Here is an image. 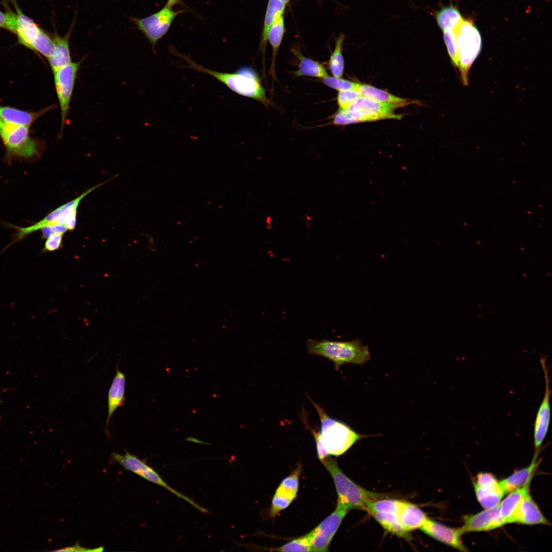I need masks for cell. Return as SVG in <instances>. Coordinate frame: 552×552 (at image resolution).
<instances>
[{
    "label": "cell",
    "mask_w": 552,
    "mask_h": 552,
    "mask_svg": "<svg viewBox=\"0 0 552 552\" xmlns=\"http://www.w3.org/2000/svg\"><path fill=\"white\" fill-rule=\"evenodd\" d=\"M315 407L320 422L318 432L311 429L315 441L320 443L328 454L338 456L348 451L368 435L357 432L344 422L330 417L319 405L309 398Z\"/></svg>",
    "instance_id": "1"
},
{
    "label": "cell",
    "mask_w": 552,
    "mask_h": 552,
    "mask_svg": "<svg viewBox=\"0 0 552 552\" xmlns=\"http://www.w3.org/2000/svg\"><path fill=\"white\" fill-rule=\"evenodd\" d=\"M171 52L181 57L187 63V67L196 71L210 75L238 95L256 99L264 104L267 103L265 92L255 71L250 67H243L235 73H224L206 68L189 57L171 49Z\"/></svg>",
    "instance_id": "2"
},
{
    "label": "cell",
    "mask_w": 552,
    "mask_h": 552,
    "mask_svg": "<svg viewBox=\"0 0 552 552\" xmlns=\"http://www.w3.org/2000/svg\"><path fill=\"white\" fill-rule=\"evenodd\" d=\"M306 347L308 353L328 359L337 371L342 365H362L371 359L369 348L358 339L346 341L309 339Z\"/></svg>",
    "instance_id": "3"
},
{
    "label": "cell",
    "mask_w": 552,
    "mask_h": 552,
    "mask_svg": "<svg viewBox=\"0 0 552 552\" xmlns=\"http://www.w3.org/2000/svg\"><path fill=\"white\" fill-rule=\"evenodd\" d=\"M30 127L7 124L0 122V139L5 149L4 162L11 165L14 159L34 162L45 149L44 140L32 138Z\"/></svg>",
    "instance_id": "4"
},
{
    "label": "cell",
    "mask_w": 552,
    "mask_h": 552,
    "mask_svg": "<svg viewBox=\"0 0 552 552\" xmlns=\"http://www.w3.org/2000/svg\"><path fill=\"white\" fill-rule=\"evenodd\" d=\"M321 462L333 480L338 496L337 504L347 511L366 510L370 502L387 497L384 494L365 490L356 484L342 472L334 459L326 457Z\"/></svg>",
    "instance_id": "5"
},
{
    "label": "cell",
    "mask_w": 552,
    "mask_h": 552,
    "mask_svg": "<svg viewBox=\"0 0 552 552\" xmlns=\"http://www.w3.org/2000/svg\"><path fill=\"white\" fill-rule=\"evenodd\" d=\"M16 14L14 34L19 44L47 59L54 49L53 34L42 29L32 18L23 13L15 0H12Z\"/></svg>",
    "instance_id": "6"
},
{
    "label": "cell",
    "mask_w": 552,
    "mask_h": 552,
    "mask_svg": "<svg viewBox=\"0 0 552 552\" xmlns=\"http://www.w3.org/2000/svg\"><path fill=\"white\" fill-rule=\"evenodd\" d=\"M458 68L462 82L468 83L470 69L482 47L481 35L473 22L463 19L456 28Z\"/></svg>",
    "instance_id": "7"
},
{
    "label": "cell",
    "mask_w": 552,
    "mask_h": 552,
    "mask_svg": "<svg viewBox=\"0 0 552 552\" xmlns=\"http://www.w3.org/2000/svg\"><path fill=\"white\" fill-rule=\"evenodd\" d=\"M185 11L174 10L165 6L159 11L148 16L131 17L130 19L150 42L155 54L158 40L167 34L176 17Z\"/></svg>",
    "instance_id": "8"
},
{
    "label": "cell",
    "mask_w": 552,
    "mask_h": 552,
    "mask_svg": "<svg viewBox=\"0 0 552 552\" xmlns=\"http://www.w3.org/2000/svg\"><path fill=\"white\" fill-rule=\"evenodd\" d=\"M84 59L85 57H83L80 61L72 62L53 72L55 89L61 112V125L59 134L60 137L66 123L70 102L78 73Z\"/></svg>",
    "instance_id": "9"
},
{
    "label": "cell",
    "mask_w": 552,
    "mask_h": 552,
    "mask_svg": "<svg viewBox=\"0 0 552 552\" xmlns=\"http://www.w3.org/2000/svg\"><path fill=\"white\" fill-rule=\"evenodd\" d=\"M109 181V180L99 183L82 193L80 195L74 199L56 208L42 219L35 223L26 227H18L14 226L16 229L13 242L19 241L29 235L36 231L40 230L42 228L59 224H64L68 217L74 212L77 211L78 207L80 201L88 194L94 190L98 188L104 184Z\"/></svg>",
    "instance_id": "10"
},
{
    "label": "cell",
    "mask_w": 552,
    "mask_h": 552,
    "mask_svg": "<svg viewBox=\"0 0 552 552\" xmlns=\"http://www.w3.org/2000/svg\"><path fill=\"white\" fill-rule=\"evenodd\" d=\"M398 107L361 96L346 110L354 123H357L385 119H401L402 116L394 112Z\"/></svg>",
    "instance_id": "11"
},
{
    "label": "cell",
    "mask_w": 552,
    "mask_h": 552,
    "mask_svg": "<svg viewBox=\"0 0 552 552\" xmlns=\"http://www.w3.org/2000/svg\"><path fill=\"white\" fill-rule=\"evenodd\" d=\"M540 362L544 374L545 390L536 416L534 425V444L535 451H540L542 444L547 434L551 418L550 399L551 390L550 386L549 368L545 357L540 358Z\"/></svg>",
    "instance_id": "12"
},
{
    "label": "cell",
    "mask_w": 552,
    "mask_h": 552,
    "mask_svg": "<svg viewBox=\"0 0 552 552\" xmlns=\"http://www.w3.org/2000/svg\"><path fill=\"white\" fill-rule=\"evenodd\" d=\"M348 511L337 504L336 509L308 534L311 551H328L330 542Z\"/></svg>",
    "instance_id": "13"
},
{
    "label": "cell",
    "mask_w": 552,
    "mask_h": 552,
    "mask_svg": "<svg viewBox=\"0 0 552 552\" xmlns=\"http://www.w3.org/2000/svg\"><path fill=\"white\" fill-rule=\"evenodd\" d=\"M111 456L114 461L122 466L126 470L131 471L149 481L164 487L191 505L193 506L195 505V502L193 500L169 486L154 469L136 456L126 451L124 455L113 452L111 454Z\"/></svg>",
    "instance_id": "14"
},
{
    "label": "cell",
    "mask_w": 552,
    "mask_h": 552,
    "mask_svg": "<svg viewBox=\"0 0 552 552\" xmlns=\"http://www.w3.org/2000/svg\"><path fill=\"white\" fill-rule=\"evenodd\" d=\"M476 498L485 509H491L499 504L504 494L499 481L490 473L481 472L473 481Z\"/></svg>",
    "instance_id": "15"
},
{
    "label": "cell",
    "mask_w": 552,
    "mask_h": 552,
    "mask_svg": "<svg viewBox=\"0 0 552 552\" xmlns=\"http://www.w3.org/2000/svg\"><path fill=\"white\" fill-rule=\"evenodd\" d=\"M463 519L464 524L459 528L462 535L469 532L488 531L504 525L499 504L474 514L465 515Z\"/></svg>",
    "instance_id": "16"
},
{
    "label": "cell",
    "mask_w": 552,
    "mask_h": 552,
    "mask_svg": "<svg viewBox=\"0 0 552 552\" xmlns=\"http://www.w3.org/2000/svg\"><path fill=\"white\" fill-rule=\"evenodd\" d=\"M419 529L427 535L440 542L460 551H467L462 542L461 538L462 534L459 528L449 527L427 518Z\"/></svg>",
    "instance_id": "17"
},
{
    "label": "cell",
    "mask_w": 552,
    "mask_h": 552,
    "mask_svg": "<svg viewBox=\"0 0 552 552\" xmlns=\"http://www.w3.org/2000/svg\"><path fill=\"white\" fill-rule=\"evenodd\" d=\"M513 523L526 525L549 524L529 492L524 495L508 521V524Z\"/></svg>",
    "instance_id": "18"
},
{
    "label": "cell",
    "mask_w": 552,
    "mask_h": 552,
    "mask_svg": "<svg viewBox=\"0 0 552 552\" xmlns=\"http://www.w3.org/2000/svg\"><path fill=\"white\" fill-rule=\"evenodd\" d=\"M53 104L37 111H28L10 106H0V122L12 125H31L40 117L54 109Z\"/></svg>",
    "instance_id": "19"
},
{
    "label": "cell",
    "mask_w": 552,
    "mask_h": 552,
    "mask_svg": "<svg viewBox=\"0 0 552 552\" xmlns=\"http://www.w3.org/2000/svg\"><path fill=\"white\" fill-rule=\"evenodd\" d=\"M75 24L73 20L67 33L63 36L55 32L53 34L54 49L52 55L48 58L50 67L54 72L72 61L70 48V39Z\"/></svg>",
    "instance_id": "20"
},
{
    "label": "cell",
    "mask_w": 552,
    "mask_h": 552,
    "mask_svg": "<svg viewBox=\"0 0 552 552\" xmlns=\"http://www.w3.org/2000/svg\"><path fill=\"white\" fill-rule=\"evenodd\" d=\"M540 451H535L531 464L524 468L516 471L509 477L499 481L504 494L531 484L538 467V457Z\"/></svg>",
    "instance_id": "21"
},
{
    "label": "cell",
    "mask_w": 552,
    "mask_h": 552,
    "mask_svg": "<svg viewBox=\"0 0 552 552\" xmlns=\"http://www.w3.org/2000/svg\"><path fill=\"white\" fill-rule=\"evenodd\" d=\"M117 364L116 375L112 380L108 393L107 416L106 423V429L108 430V426L110 420L116 410L122 406L125 400V376L118 367Z\"/></svg>",
    "instance_id": "22"
},
{
    "label": "cell",
    "mask_w": 552,
    "mask_h": 552,
    "mask_svg": "<svg viewBox=\"0 0 552 552\" xmlns=\"http://www.w3.org/2000/svg\"><path fill=\"white\" fill-rule=\"evenodd\" d=\"M397 516L403 530L408 533L419 529L428 518L419 507L405 501H402Z\"/></svg>",
    "instance_id": "23"
},
{
    "label": "cell",
    "mask_w": 552,
    "mask_h": 552,
    "mask_svg": "<svg viewBox=\"0 0 552 552\" xmlns=\"http://www.w3.org/2000/svg\"><path fill=\"white\" fill-rule=\"evenodd\" d=\"M357 89L362 96L381 103L395 105L398 107L405 106L410 103L407 99L396 97L386 91L370 85L358 83Z\"/></svg>",
    "instance_id": "24"
},
{
    "label": "cell",
    "mask_w": 552,
    "mask_h": 552,
    "mask_svg": "<svg viewBox=\"0 0 552 552\" xmlns=\"http://www.w3.org/2000/svg\"><path fill=\"white\" fill-rule=\"evenodd\" d=\"M292 52L299 60L298 69L294 72L296 76H308L323 79L329 76L323 65L318 61L305 57L297 49H293Z\"/></svg>",
    "instance_id": "25"
},
{
    "label": "cell",
    "mask_w": 552,
    "mask_h": 552,
    "mask_svg": "<svg viewBox=\"0 0 552 552\" xmlns=\"http://www.w3.org/2000/svg\"><path fill=\"white\" fill-rule=\"evenodd\" d=\"M286 5L279 0H268L264 20L260 47L264 51L267 41V35L272 25L281 16Z\"/></svg>",
    "instance_id": "26"
},
{
    "label": "cell",
    "mask_w": 552,
    "mask_h": 552,
    "mask_svg": "<svg viewBox=\"0 0 552 552\" xmlns=\"http://www.w3.org/2000/svg\"><path fill=\"white\" fill-rule=\"evenodd\" d=\"M531 484L509 493V494L499 503V509L503 524L508 521L524 495L528 492Z\"/></svg>",
    "instance_id": "27"
},
{
    "label": "cell",
    "mask_w": 552,
    "mask_h": 552,
    "mask_svg": "<svg viewBox=\"0 0 552 552\" xmlns=\"http://www.w3.org/2000/svg\"><path fill=\"white\" fill-rule=\"evenodd\" d=\"M434 17L442 31L458 26L464 19L459 10L452 5L440 9L435 13Z\"/></svg>",
    "instance_id": "28"
},
{
    "label": "cell",
    "mask_w": 552,
    "mask_h": 552,
    "mask_svg": "<svg viewBox=\"0 0 552 552\" xmlns=\"http://www.w3.org/2000/svg\"><path fill=\"white\" fill-rule=\"evenodd\" d=\"M370 515L387 532L400 537L409 538V533L403 530L397 513L380 512Z\"/></svg>",
    "instance_id": "29"
},
{
    "label": "cell",
    "mask_w": 552,
    "mask_h": 552,
    "mask_svg": "<svg viewBox=\"0 0 552 552\" xmlns=\"http://www.w3.org/2000/svg\"><path fill=\"white\" fill-rule=\"evenodd\" d=\"M285 32L283 16L280 17L271 27L268 35V41L272 49V60L271 66L272 74L274 73L275 61L279 47Z\"/></svg>",
    "instance_id": "30"
},
{
    "label": "cell",
    "mask_w": 552,
    "mask_h": 552,
    "mask_svg": "<svg viewBox=\"0 0 552 552\" xmlns=\"http://www.w3.org/2000/svg\"><path fill=\"white\" fill-rule=\"evenodd\" d=\"M344 36L340 34L337 38L335 47L329 61V68L333 77L341 78L344 71V59L342 54Z\"/></svg>",
    "instance_id": "31"
},
{
    "label": "cell",
    "mask_w": 552,
    "mask_h": 552,
    "mask_svg": "<svg viewBox=\"0 0 552 552\" xmlns=\"http://www.w3.org/2000/svg\"><path fill=\"white\" fill-rule=\"evenodd\" d=\"M402 500L382 498L367 503L366 510L371 514L374 513H398Z\"/></svg>",
    "instance_id": "32"
},
{
    "label": "cell",
    "mask_w": 552,
    "mask_h": 552,
    "mask_svg": "<svg viewBox=\"0 0 552 552\" xmlns=\"http://www.w3.org/2000/svg\"><path fill=\"white\" fill-rule=\"evenodd\" d=\"M301 470V466H298L292 474L283 479L277 490L294 498L298 491Z\"/></svg>",
    "instance_id": "33"
},
{
    "label": "cell",
    "mask_w": 552,
    "mask_h": 552,
    "mask_svg": "<svg viewBox=\"0 0 552 552\" xmlns=\"http://www.w3.org/2000/svg\"><path fill=\"white\" fill-rule=\"evenodd\" d=\"M458 25V26H459ZM448 29L442 31L443 38L446 46L448 54L453 65L458 68L457 47L456 41V27Z\"/></svg>",
    "instance_id": "34"
},
{
    "label": "cell",
    "mask_w": 552,
    "mask_h": 552,
    "mask_svg": "<svg viewBox=\"0 0 552 552\" xmlns=\"http://www.w3.org/2000/svg\"><path fill=\"white\" fill-rule=\"evenodd\" d=\"M278 551H311V545L309 536L306 535L294 539L284 545L274 548Z\"/></svg>",
    "instance_id": "35"
},
{
    "label": "cell",
    "mask_w": 552,
    "mask_h": 552,
    "mask_svg": "<svg viewBox=\"0 0 552 552\" xmlns=\"http://www.w3.org/2000/svg\"><path fill=\"white\" fill-rule=\"evenodd\" d=\"M294 498L276 490L270 509V516L274 517L280 511L288 507Z\"/></svg>",
    "instance_id": "36"
},
{
    "label": "cell",
    "mask_w": 552,
    "mask_h": 552,
    "mask_svg": "<svg viewBox=\"0 0 552 552\" xmlns=\"http://www.w3.org/2000/svg\"><path fill=\"white\" fill-rule=\"evenodd\" d=\"M323 83L328 86L339 91L355 89L357 88L358 84L352 81L329 76L323 79Z\"/></svg>",
    "instance_id": "37"
},
{
    "label": "cell",
    "mask_w": 552,
    "mask_h": 552,
    "mask_svg": "<svg viewBox=\"0 0 552 552\" xmlns=\"http://www.w3.org/2000/svg\"><path fill=\"white\" fill-rule=\"evenodd\" d=\"M361 95L356 89H349L339 91L337 95V103L339 109H347Z\"/></svg>",
    "instance_id": "38"
},
{
    "label": "cell",
    "mask_w": 552,
    "mask_h": 552,
    "mask_svg": "<svg viewBox=\"0 0 552 552\" xmlns=\"http://www.w3.org/2000/svg\"><path fill=\"white\" fill-rule=\"evenodd\" d=\"M63 234H52L46 238L44 244V250L45 251H53L60 248Z\"/></svg>",
    "instance_id": "39"
},
{
    "label": "cell",
    "mask_w": 552,
    "mask_h": 552,
    "mask_svg": "<svg viewBox=\"0 0 552 552\" xmlns=\"http://www.w3.org/2000/svg\"><path fill=\"white\" fill-rule=\"evenodd\" d=\"M333 123L337 125H345L354 124V122L348 114L346 110L339 109L333 118Z\"/></svg>",
    "instance_id": "40"
},
{
    "label": "cell",
    "mask_w": 552,
    "mask_h": 552,
    "mask_svg": "<svg viewBox=\"0 0 552 552\" xmlns=\"http://www.w3.org/2000/svg\"><path fill=\"white\" fill-rule=\"evenodd\" d=\"M103 550L102 547H99L93 549H87L85 547H81L79 544H76L75 545L70 547H66L59 549H57L56 551H101Z\"/></svg>",
    "instance_id": "41"
},
{
    "label": "cell",
    "mask_w": 552,
    "mask_h": 552,
    "mask_svg": "<svg viewBox=\"0 0 552 552\" xmlns=\"http://www.w3.org/2000/svg\"><path fill=\"white\" fill-rule=\"evenodd\" d=\"M8 12L5 13L0 10V28H3L8 31L9 27V18Z\"/></svg>",
    "instance_id": "42"
},
{
    "label": "cell",
    "mask_w": 552,
    "mask_h": 552,
    "mask_svg": "<svg viewBox=\"0 0 552 552\" xmlns=\"http://www.w3.org/2000/svg\"><path fill=\"white\" fill-rule=\"evenodd\" d=\"M182 1V0H167L165 6L172 8L174 6L180 4Z\"/></svg>",
    "instance_id": "43"
},
{
    "label": "cell",
    "mask_w": 552,
    "mask_h": 552,
    "mask_svg": "<svg viewBox=\"0 0 552 552\" xmlns=\"http://www.w3.org/2000/svg\"><path fill=\"white\" fill-rule=\"evenodd\" d=\"M186 440L188 441L192 442H194V443H196L208 444V443H206L205 442L201 441H200V440H198V439H197L196 438H192V437H188V438H187Z\"/></svg>",
    "instance_id": "44"
},
{
    "label": "cell",
    "mask_w": 552,
    "mask_h": 552,
    "mask_svg": "<svg viewBox=\"0 0 552 552\" xmlns=\"http://www.w3.org/2000/svg\"><path fill=\"white\" fill-rule=\"evenodd\" d=\"M279 1H281V2H282L283 4H284L286 6L287 5V4L290 1V0H279Z\"/></svg>",
    "instance_id": "45"
},
{
    "label": "cell",
    "mask_w": 552,
    "mask_h": 552,
    "mask_svg": "<svg viewBox=\"0 0 552 552\" xmlns=\"http://www.w3.org/2000/svg\"><path fill=\"white\" fill-rule=\"evenodd\" d=\"M2 402L1 401V400H0V403H2Z\"/></svg>",
    "instance_id": "46"
}]
</instances>
